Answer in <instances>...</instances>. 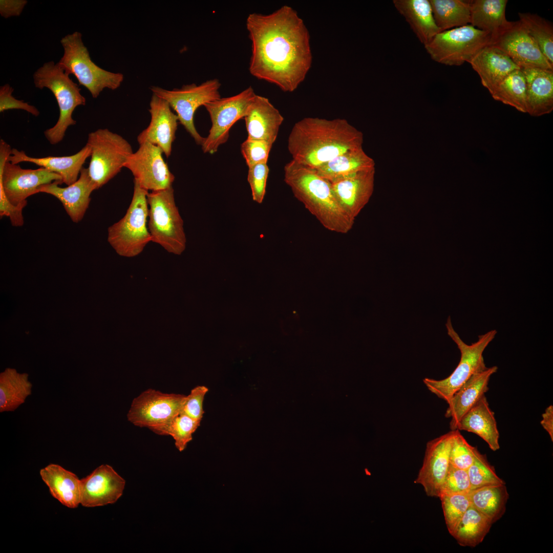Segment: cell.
I'll use <instances>...</instances> for the list:
<instances>
[{
	"label": "cell",
	"instance_id": "cell-1",
	"mask_svg": "<svg viewBox=\"0 0 553 553\" xmlns=\"http://www.w3.org/2000/svg\"><path fill=\"white\" fill-rule=\"evenodd\" d=\"M246 26L251 41L250 73L294 91L312 63L309 32L296 11L286 5L269 14L252 13Z\"/></svg>",
	"mask_w": 553,
	"mask_h": 553
},
{
	"label": "cell",
	"instance_id": "cell-2",
	"mask_svg": "<svg viewBox=\"0 0 553 553\" xmlns=\"http://www.w3.org/2000/svg\"><path fill=\"white\" fill-rule=\"evenodd\" d=\"M362 132L344 119L305 117L293 125L288 139L292 160L315 169L336 156L362 147Z\"/></svg>",
	"mask_w": 553,
	"mask_h": 553
},
{
	"label": "cell",
	"instance_id": "cell-3",
	"mask_svg": "<svg viewBox=\"0 0 553 553\" xmlns=\"http://www.w3.org/2000/svg\"><path fill=\"white\" fill-rule=\"evenodd\" d=\"M284 181L294 196L327 229L348 232L354 220L343 210L333 192L331 183L314 168L293 160L284 166Z\"/></svg>",
	"mask_w": 553,
	"mask_h": 553
},
{
	"label": "cell",
	"instance_id": "cell-4",
	"mask_svg": "<svg viewBox=\"0 0 553 553\" xmlns=\"http://www.w3.org/2000/svg\"><path fill=\"white\" fill-rule=\"evenodd\" d=\"M33 78L36 88L48 89L57 101L58 119L53 127L44 132L49 143L56 144L63 140L68 127L76 123L72 117L73 112L77 107L84 105L86 99L81 94L78 85L53 61L44 63L34 73Z\"/></svg>",
	"mask_w": 553,
	"mask_h": 553
},
{
	"label": "cell",
	"instance_id": "cell-5",
	"mask_svg": "<svg viewBox=\"0 0 553 553\" xmlns=\"http://www.w3.org/2000/svg\"><path fill=\"white\" fill-rule=\"evenodd\" d=\"M60 41L63 54L57 63L67 74L74 75L79 85L84 87L93 98L98 97L104 89L114 90L120 86L123 75L107 71L95 63L80 32L68 34Z\"/></svg>",
	"mask_w": 553,
	"mask_h": 553
},
{
	"label": "cell",
	"instance_id": "cell-6",
	"mask_svg": "<svg viewBox=\"0 0 553 553\" xmlns=\"http://www.w3.org/2000/svg\"><path fill=\"white\" fill-rule=\"evenodd\" d=\"M148 193L134 181L133 195L126 214L108 228V241L120 256H137L152 242L147 226Z\"/></svg>",
	"mask_w": 553,
	"mask_h": 553
},
{
	"label": "cell",
	"instance_id": "cell-7",
	"mask_svg": "<svg viewBox=\"0 0 553 553\" xmlns=\"http://www.w3.org/2000/svg\"><path fill=\"white\" fill-rule=\"evenodd\" d=\"M147 202V226L152 242L169 253L180 255L185 249L186 238L173 187L148 192Z\"/></svg>",
	"mask_w": 553,
	"mask_h": 553
},
{
	"label": "cell",
	"instance_id": "cell-8",
	"mask_svg": "<svg viewBox=\"0 0 553 553\" xmlns=\"http://www.w3.org/2000/svg\"><path fill=\"white\" fill-rule=\"evenodd\" d=\"M448 334L456 344L461 356L458 365L448 377L440 380L425 378L423 382L428 390L446 402L454 393L474 374L485 370L483 353L497 332L492 330L479 335L471 345L465 343L454 329L449 316L445 324Z\"/></svg>",
	"mask_w": 553,
	"mask_h": 553
},
{
	"label": "cell",
	"instance_id": "cell-9",
	"mask_svg": "<svg viewBox=\"0 0 553 553\" xmlns=\"http://www.w3.org/2000/svg\"><path fill=\"white\" fill-rule=\"evenodd\" d=\"M86 144L91 149L88 172L97 189L121 171L133 153L125 139L107 129L89 133Z\"/></svg>",
	"mask_w": 553,
	"mask_h": 553
},
{
	"label": "cell",
	"instance_id": "cell-10",
	"mask_svg": "<svg viewBox=\"0 0 553 553\" xmlns=\"http://www.w3.org/2000/svg\"><path fill=\"white\" fill-rule=\"evenodd\" d=\"M491 38L490 33L467 25L438 33L424 47L435 61L457 66L470 63Z\"/></svg>",
	"mask_w": 553,
	"mask_h": 553
},
{
	"label": "cell",
	"instance_id": "cell-11",
	"mask_svg": "<svg viewBox=\"0 0 553 553\" xmlns=\"http://www.w3.org/2000/svg\"><path fill=\"white\" fill-rule=\"evenodd\" d=\"M220 87L219 80L215 78L199 85L192 83L171 90L155 86L152 87L151 90L153 94L167 101L177 115L179 122L196 143L201 146L205 138L198 133L195 126L194 115L200 107L221 98Z\"/></svg>",
	"mask_w": 553,
	"mask_h": 553
},
{
	"label": "cell",
	"instance_id": "cell-12",
	"mask_svg": "<svg viewBox=\"0 0 553 553\" xmlns=\"http://www.w3.org/2000/svg\"><path fill=\"white\" fill-rule=\"evenodd\" d=\"M12 149L3 139L0 140V189L13 205L27 204V199L37 193L41 186L58 181L59 175L40 167L37 169L22 168L18 164L8 161Z\"/></svg>",
	"mask_w": 553,
	"mask_h": 553
},
{
	"label": "cell",
	"instance_id": "cell-13",
	"mask_svg": "<svg viewBox=\"0 0 553 553\" xmlns=\"http://www.w3.org/2000/svg\"><path fill=\"white\" fill-rule=\"evenodd\" d=\"M257 94L249 87L235 95L220 98L204 107L209 114L211 126L208 136L201 145L204 153L214 154L226 143L231 126L244 118Z\"/></svg>",
	"mask_w": 553,
	"mask_h": 553
},
{
	"label": "cell",
	"instance_id": "cell-14",
	"mask_svg": "<svg viewBox=\"0 0 553 553\" xmlns=\"http://www.w3.org/2000/svg\"><path fill=\"white\" fill-rule=\"evenodd\" d=\"M186 396L148 389L133 399L127 419L135 426L146 427L153 432L181 413Z\"/></svg>",
	"mask_w": 553,
	"mask_h": 553
},
{
	"label": "cell",
	"instance_id": "cell-15",
	"mask_svg": "<svg viewBox=\"0 0 553 553\" xmlns=\"http://www.w3.org/2000/svg\"><path fill=\"white\" fill-rule=\"evenodd\" d=\"M160 147L149 143L139 145L129 157L124 167L132 173L134 180L142 188L157 191L172 186L175 176L163 157Z\"/></svg>",
	"mask_w": 553,
	"mask_h": 553
},
{
	"label": "cell",
	"instance_id": "cell-16",
	"mask_svg": "<svg viewBox=\"0 0 553 553\" xmlns=\"http://www.w3.org/2000/svg\"><path fill=\"white\" fill-rule=\"evenodd\" d=\"M490 45L503 51L521 69L538 68L553 71V66L519 20L512 22L508 27L491 39Z\"/></svg>",
	"mask_w": 553,
	"mask_h": 553
},
{
	"label": "cell",
	"instance_id": "cell-17",
	"mask_svg": "<svg viewBox=\"0 0 553 553\" xmlns=\"http://www.w3.org/2000/svg\"><path fill=\"white\" fill-rule=\"evenodd\" d=\"M455 430L430 440L414 483L421 485L426 494L439 497L450 465V453Z\"/></svg>",
	"mask_w": 553,
	"mask_h": 553
},
{
	"label": "cell",
	"instance_id": "cell-18",
	"mask_svg": "<svg viewBox=\"0 0 553 553\" xmlns=\"http://www.w3.org/2000/svg\"><path fill=\"white\" fill-rule=\"evenodd\" d=\"M125 480L113 468L102 464L80 480V504L85 507L116 502L122 495Z\"/></svg>",
	"mask_w": 553,
	"mask_h": 553
},
{
	"label": "cell",
	"instance_id": "cell-19",
	"mask_svg": "<svg viewBox=\"0 0 553 553\" xmlns=\"http://www.w3.org/2000/svg\"><path fill=\"white\" fill-rule=\"evenodd\" d=\"M149 112L151 121L148 125L137 136L139 144L149 143L161 148L169 157L176 138L178 118L165 100L153 94Z\"/></svg>",
	"mask_w": 553,
	"mask_h": 553
},
{
	"label": "cell",
	"instance_id": "cell-20",
	"mask_svg": "<svg viewBox=\"0 0 553 553\" xmlns=\"http://www.w3.org/2000/svg\"><path fill=\"white\" fill-rule=\"evenodd\" d=\"M375 173L373 168L330 182L339 204L354 220L373 193Z\"/></svg>",
	"mask_w": 553,
	"mask_h": 553
},
{
	"label": "cell",
	"instance_id": "cell-21",
	"mask_svg": "<svg viewBox=\"0 0 553 553\" xmlns=\"http://www.w3.org/2000/svg\"><path fill=\"white\" fill-rule=\"evenodd\" d=\"M61 184L56 181L43 185L37 193L48 194L58 199L71 220L78 223L83 218L91 201V194L97 189L96 187L90 177L88 168L83 167L76 181L65 187L59 186Z\"/></svg>",
	"mask_w": 553,
	"mask_h": 553
},
{
	"label": "cell",
	"instance_id": "cell-22",
	"mask_svg": "<svg viewBox=\"0 0 553 553\" xmlns=\"http://www.w3.org/2000/svg\"><path fill=\"white\" fill-rule=\"evenodd\" d=\"M90 156V147L86 144L76 154L66 156L32 157L23 150L12 148L8 161L13 164L21 162L34 163L59 175L62 178V183L69 185L77 180L83 165Z\"/></svg>",
	"mask_w": 553,
	"mask_h": 553
},
{
	"label": "cell",
	"instance_id": "cell-23",
	"mask_svg": "<svg viewBox=\"0 0 553 553\" xmlns=\"http://www.w3.org/2000/svg\"><path fill=\"white\" fill-rule=\"evenodd\" d=\"M498 370L496 366L472 376L452 395L447 402L448 407L445 413L446 418H451V430H457V426L462 417L488 390L491 377Z\"/></svg>",
	"mask_w": 553,
	"mask_h": 553
},
{
	"label": "cell",
	"instance_id": "cell-24",
	"mask_svg": "<svg viewBox=\"0 0 553 553\" xmlns=\"http://www.w3.org/2000/svg\"><path fill=\"white\" fill-rule=\"evenodd\" d=\"M248 138L273 144L284 118L265 97L256 95L244 118Z\"/></svg>",
	"mask_w": 553,
	"mask_h": 553
},
{
	"label": "cell",
	"instance_id": "cell-25",
	"mask_svg": "<svg viewBox=\"0 0 553 553\" xmlns=\"http://www.w3.org/2000/svg\"><path fill=\"white\" fill-rule=\"evenodd\" d=\"M469 63L490 94L511 73L521 69L503 51L491 45L481 49Z\"/></svg>",
	"mask_w": 553,
	"mask_h": 553
},
{
	"label": "cell",
	"instance_id": "cell-26",
	"mask_svg": "<svg viewBox=\"0 0 553 553\" xmlns=\"http://www.w3.org/2000/svg\"><path fill=\"white\" fill-rule=\"evenodd\" d=\"M521 70L526 82V113L536 117L550 113L553 110V71Z\"/></svg>",
	"mask_w": 553,
	"mask_h": 553
},
{
	"label": "cell",
	"instance_id": "cell-27",
	"mask_svg": "<svg viewBox=\"0 0 553 553\" xmlns=\"http://www.w3.org/2000/svg\"><path fill=\"white\" fill-rule=\"evenodd\" d=\"M456 429L476 434L493 451L500 449L497 422L485 395L462 417Z\"/></svg>",
	"mask_w": 553,
	"mask_h": 553
},
{
	"label": "cell",
	"instance_id": "cell-28",
	"mask_svg": "<svg viewBox=\"0 0 553 553\" xmlns=\"http://www.w3.org/2000/svg\"><path fill=\"white\" fill-rule=\"evenodd\" d=\"M393 4L424 46L440 32L429 0H394Z\"/></svg>",
	"mask_w": 553,
	"mask_h": 553
},
{
	"label": "cell",
	"instance_id": "cell-29",
	"mask_svg": "<svg viewBox=\"0 0 553 553\" xmlns=\"http://www.w3.org/2000/svg\"><path fill=\"white\" fill-rule=\"evenodd\" d=\"M52 496L65 506L75 508L80 504V480L74 473L56 464L40 471Z\"/></svg>",
	"mask_w": 553,
	"mask_h": 553
},
{
	"label": "cell",
	"instance_id": "cell-30",
	"mask_svg": "<svg viewBox=\"0 0 553 553\" xmlns=\"http://www.w3.org/2000/svg\"><path fill=\"white\" fill-rule=\"evenodd\" d=\"M507 0H471V25L491 34L492 38L508 27L505 16ZM491 38V39H492Z\"/></svg>",
	"mask_w": 553,
	"mask_h": 553
},
{
	"label": "cell",
	"instance_id": "cell-31",
	"mask_svg": "<svg viewBox=\"0 0 553 553\" xmlns=\"http://www.w3.org/2000/svg\"><path fill=\"white\" fill-rule=\"evenodd\" d=\"M374 160L363 147L341 154L315 168L321 177L332 182L356 173L375 168Z\"/></svg>",
	"mask_w": 553,
	"mask_h": 553
},
{
	"label": "cell",
	"instance_id": "cell-32",
	"mask_svg": "<svg viewBox=\"0 0 553 553\" xmlns=\"http://www.w3.org/2000/svg\"><path fill=\"white\" fill-rule=\"evenodd\" d=\"M27 373L7 368L0 374V412L14 411L32 393Z\"/></svg>",
	"mask_w": 553,
	"mask_h": 553
},
{
	"label": "cell",
	"instance_id": "cell-33",
	"mask_svg": "<svg viewBox=\"0 0 553 553\" xmlns=\"http://www.w3.org/2000/svg\"><path fill=\"white\" fill-rule=\"evenodd\" d=\"M471 505L486 516L493 523L506 511L509 494L505 484L483 486L469 493Z\"/></svg>",
	"mask_w": 553,
	"mask_h": 553
},
{
	"label": "cell",
	"instance_id": "cell-34",
	"mask_svg": "<svg viewBox=\"0 0 553 553\" xmlns=\"http://www.w3.org/2000/svg\"><path fill=\"white\" fill-rule=\"evenodd\" d=\"M493 524L486 516L471 505L451 535L460 545L474 547L483 541Z\"/></svg>",
	"mask_w": 553,
	"mask_h": 553
},
{
	"label": "cell",
	"instance_id": "cell-35",
	"mask_svg": "<svg viewBox=\"0 0 553 553\" xmlns=\"http://www.w3.org/2000/svg\"><path fill=\"white\" fill-rule=\"evenodd\" d=\"M435 23L440 32L471 23L470 1L429 0Z\"/></svg>",
	"mask_w": 553,
	"mask_h": 553
},
{
	"label": "cell",
	"instance_id": "cell-36",
	"mask_svg": "<svg viewBox=\"0 0 553 553\" xmlns=\"http://www.w3.org/2000/svg\"><path fill=\"white\" fill-rule=\"evenodd\" d=\"M491 94L495 100L526 113V82L521 69L511 73Z\"/></svg>",
	"mask_w": 553,
	"mask_h": 553
},
{
	"label": "cell",
	"instance_id": "cell-37",
	"mask_svg": "<svg viewBox=\"0 0 553 553\" xmlns=\"http://www.w3.org/2000/svg\"><path fill=\"white\" fill-rule=\"evenodd\" d=\"M521 22L540 51L553 66V26L536 14L518 13Z\"/></svg>",
	"mask_w": 553,
	"mask_h": 553
},
{
	"label": "cell",
	"instance_id": "cell-38",
	"mask_svg": "<svg viewBox=\"0 0 553 553\" xmlns=\"http://www.w3.org/2000/svg\"><path fill=\"white\" fill-rule=\"evenodd\" d=\"M201 421L180 413L166 424L153 432L160 435H169L175 441L176 448L184 451L187 444L193 439V434L200 426Z\"/></svg>",
	"mask_w": 553,
	"mask_h": 553
},
{
	"label": "cell",
	"instance_id": "cell-39",
	"mask_svg": "<svg viewBox=\"0 0 553 553\" xmlns=\"http://www.w3.org/2000/svg\"><path fill=\"white\" fill-rule=\"evenodd\" d=\"M469 493L441 494L439 497L446 527L451 535L471 506Z\"/></svg>",
	"mask_w": 553,
	"mask_h": 553
},
{
	"label": "cell",
	"instance_id": "cell-40",
	"mask_svg": "<svg viewBox=\"0 0 553 553\" xmlns=\"http://www.w3.org/2000/svg\"><path fill=\"white\" fill-rule=\"evenodd\" d=\"M471 490L485 486L505 484L496 474L485 455L476 452L474 460L467 470Z\"/></svg>",
	"mask_w": 553,
	"mask_h": 553
},
{
	"label": "cell",
	"instance_id": "cell-41",
	"mask_svg": "<svg viewBox=\"0 0 553 553\" xmlns=\"http://www.w3.org/2000/svg\"><path fill=\"white\" fill-rule=\"evenodd\" d=\"M478 449L470 445L458 430H456L450 453V463L458 469L467 470L473 463Z\"/></svg>",
	"mask_w": 553,
	"mask_h": 553
},
{
	"label": "cell",
	"instance_id": "cell-42",
	"mask_svg": "<svg viewBox=\"0 0 553 553\" xmlns=\"http://www.w3.org/2000/svg\"><path fill=\"white\" fill-rule=\"evenodd\" d=\"M272 145L265 140L247 137L241 145V152L248 167L267 163Z\"/></svg>",
	"mask_w": 553,
	"mask_h": 553
},
{
	"label": "cell",
	"instance_id": "cell-43",
	"mask_svg": "<svg viewBox=\"0 0 553 553\" xmlns=\"http://www.w3.org/2000/svg\"><path fill=\"white\" fill-rule=\"evenodd\" d=\"M269 169L267 163L248 167L247 181L250 185L252 200L261 204L266 194Z\"/></svg>",
	"mask_w": 553,
	"mask_h": 553
},
{
	"label": "cell",
	"instance_id": "cell-44",
	"mask_svg": "<svg viewBox=\"0 0 553 553\" xmlns=\"http://www.w3.org/2000/svg\"><path fill=\"white\" fill-rule=\"evenodd\" d=\"M471 490L467 470L458 469L450 464L440 495L441 494L469 493Z\"/></svg>",
	"mask_w": 553,
	"mask_h": 553
},
{
	"label": "cell",
	"instance_id": "cell-45",
	"mask_svg": "<svg viewBox=\"0 0 553 553\" xmlns=\"http://www.w3.org/2000/svg\"><path fill=\"white\" fill-rule=\"evenodd\" d=\"M208 391V389L204 386H198L194 388L190 393L186 395L181 413L201 421L204 413L203 401Z\"/></svg>",
	"mask_w": 553,
	"mask_h": 553
},
{
	"label": "cell",
	"instance_id": "cell-46",
	"mask_svg": "<svg viewBox=\"0 0 553 553\" xmlns=\"http://www.w3.org/2000/svg\"><path fill=\"white\" fill-rule=\"evenodd\" d=\"M14 89L8 83L0 87V112L9 110H22L28 112L34 116H38L40 112L34 106L16 99L12 96Z\"/></svg>",
	"mask_w": 553,
	"mask_h": 553
},
{
	"label": "cell",
	"instance_id": "cell-47",
	"mask_svg": "<svg viewBox=\"0 0 553 553\" xmlns=\"http://www.w3.org/2000/svg\"><path fill=\"white\" fill-rule=\"evenodd\" d=\"M27 204H12L7 198L4 192L0 189V216L9 217L13 226L18 227L23 225V210Z\"/></svg>",
	"mask_w": 553,
	"mask_h": 553
},
{
	"label": "cell",
	"instance_id": "cell-48",
	"mask_svg": "<svg viewBox=\"0 0 553 553\" xmlns=\"http://www.w3.org/2000/svg\"><path fill=\"white\" fill-rule=\"evenodd\" d=\"M27 3L26 0H1L0 14L5 18L18 16Z\"/></svg>",
	"mask_w": 553,
	"mask_h": 553
},
{
	"label": "cell",
	"instance_id": "cell-49",
	"mask_svg": "<svg viewBox=\"0 0 553 553\" xmlns=\"http://www.w3.org/2000/svg\"><path fill=\"white\" fill-rule=\"evenodd\" d=\"M543 428L548 433L551 441H553V406L550 405L546 408L542 415L540 421Z\"/></svg>",
	"mask_w": 553,
	"mask_h": 553
}]
</instances>
